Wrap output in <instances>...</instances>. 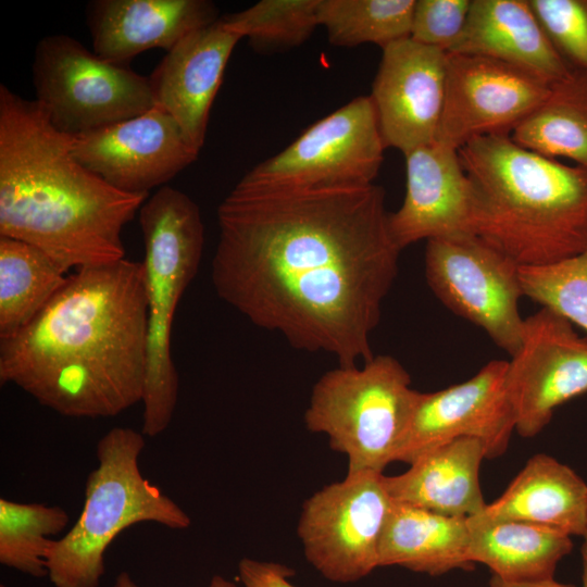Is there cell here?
<instances>
[{
  "mask_svg": "<svg viewBox=\"0 0 587 587\" xmlns=\"http://www.w3.org/2000/svg\"><path fill=\"white\" fill-rule=\"evenodd\" d=\"M466 519L392 501L380 540L378 566L398 565L430 576L472 569Z\"/></svg>",
  "mask_w": 587,
  "mask_h": 587,
  "instance_id": "obj_23",
  "label": "cell"
},
{
  "mask_svg": "<svg viewBox=\"0 0 587 587\" xmlns=\"http://www.w3.org/2000/svg\"><path fill=\"white\" fill-rule=\"evenodd\" d=\"M484 444L462 437L441 445L395 476H384L391 500L447 516L472 517L485 503L479 467Z\"/></svg>",
  "mask_w": 587,
  "mask_h": 587,
  "instance_id": "obj_21",
  "label": "cell"
},
{
  "mask_svg": "<svg viewBox=\"0 0 587 587\" xmlns=\"http://www.w3.org/2000/svg\"><path fill=\"white\" fill-rule=\"evenodd\" d=\"M67 277L41 250L0 236V340L25 328L64 286Z\"/></svg>",
  "mask_w": 587,
  "mask_h": 587,
  "instance_id": "obj_26",
  "label": "cell"
},
{
  "mask_svg": "<svg viewBox=\"0 0 587 587\" xmlns=\"http://www.w3.org/2000/svg\"><path fill=\"white\" fill-rule=\"evenodd\" d=\"M472 0H415L410 38L446 52L461 35Z\"/></svg>",
  "mask_w": 587,
  "mask_h": 587,
  "instance_id": "obj_32",
  "label": "cell"
},
{
  "mask_svg": "<svg viewBox=\"0 0 587 587\" xmlns=\"http://www.w3.org/2000/svg\"><path fill=\"white\" fill-rule=\"evenodd\" d=\"M145 446V435L130 427H114L99 439L98 464L87 476L82 512L47 553V576L54 587H98L108 547L132 525L190 526V516L141 474Z\"/></svg>",
  "mask_w": 587,
  "mask_h": 587,
  "instance_id": "obj_5",
  "label": "cell"
},
{
  "mask_svg": "<svg viewBox=\"0 0 587 587\" xmlns=\"http://www.w3.org/2000/svg\"><path fill=\"white\" fill-rule=\"evenodd\" d=\"M403 155L405 195L388 216L397 246L402 250L420 240L473 234L472 187L458 150L434 141Z\"/></svg>",
  "mask_w": 587,
  "mask_h": 587,
  "instance_id": "obj_17",
  "label": "cell"
},
{
  "mask_svg": "<svg viewBox=\"0 0 587 587\" xmlns=\"http://www.w3.org/2000/svg\"><path fill=\"white\" fill-rule=\"evenodd\" d=\"M419 392L397 359L374 355L362 367L338 365L323 374L313 386L304 423L347 457V473H383L395 460Z\"/></svg>",
  "mask_w": 587,
  "mask_h": 587,
  "instance_id": "obj_7",
  "label": "cell"
},
{
  "mask_svg": "<svg viewBox=\"0 0 587 587\" xmlns=\"http://www.w3.org/2000/svg\"><path fill=\"white\" fill-rule=\"evenodd\" d=\"M382 51L370 98L385 147L405 154L436 140L446 97L448 54L411 38Z\"/></svg>",
  "mask_w": 587,
  "mask_h": 587,
  "instance_id": "obj_16",
  "label": "cell"
},
{
  "mask_svg": "<svg viewBox=\"0 0 587 587\" xmlns=\"http://www.w3.org/2000/svg\"><path fill=\"white\" fill-rule=\"evenodd\" d=\"M425 278L439 301L482 328L511 357L517 351L524 321L520 264L474 234L426 241Z\"/></svg>",
  "mask_w": 587,
  "mask_h": 587,
  "instance_id": "obj_10",
  "label": "cell"
},
{
  "mask_svg": "<svg viewBox=\"0 0 587 587\" xmlns=\"http://www.w3.org/2000/svg\"><path fill=\"white\" fill-rule=\"evenodd\" d=\"M490 587H575L571 584L557 582L554 578L534 580V582H509L501 579L495 575L489 582Z\"/></svg>",
  "mask_w": 587,
  "mask_h": 587,
  "instance_id": "obj_34",
  "label": "cell"
},
{
  "mask_svg": "<svg viewBox=\"0 0 587 587\" xmlns=\"http://www.w3.org/2000/svg\"><path fill=\"white\" fill-rule=\"evenodd\" d=\"M139 224L148 311L141 433L155 437L168 427L178 399L172 326L180 298L200 264L204 226L196 202L170 186L160 187L145 201Z\"/></svg>",
  "mask_w": 587,
  "mask_h": 587,
  "instance_id": "obj_6",
  "label": "cell"
},
{
  "mask_svg": "<svg viewBox=\"0 0 587 587\" xmlns=\"http://www.w3.org/2000/svg\"><path fill=\"white\" fill-rule=\"evenodd\" d=\"M472 187V233L521 266L587 248V170L521 147L509 135L458 149Z\"/></svg>",
  "mask_w": 587,
  "mask_h": 587,
  "instance_id": "obj_4",
  "label": "cell"
},
{
  "mask_svg": "<svg viewBox=\"0 0 587 587\" xmlns=\"http://www.w3.org/2000/svg\"><path fill=\"white\" fill-rule=\"evenodd\" d=\"M74 157L116 189L149 195L197 160L178 123L154 105L105 128L73 137Z\"/></svg>",
  "mask_w": 587,
  "mask_h": 587,
  "instance_id": "obj_15",
  "label": "cell"
},
{
  "mask_svg": "<svg viewBox=\"0 0 587 587\" xmlns=\"http://www.w3.org/2000/svg\"><path fill=\"white\" fill-rule=\"evenodd\" d=\"M385 191L375 184L254 189L217 209L211 278L217 296L296 349L354 366L398 274Z\"/></svg>",
  "mask_w": 587,
  "mask_h": 587,
  "instance_id": "obj_1",
  "label": "cell"
},
{
  "mask_svg": "<svg viewBox=\"0 0 587 587\" xmlns=\"http://www.w3.org/2000/svg\"><path fill=\"white\" fill-rule=\"evenodd\" d=\"M508 361L492 360L473 377L435 392H419L394 461L413 463L451 440H480L486 459L502 455L515 430L505 376Z\"/></svg>",
  "mask_w": 587,
  "mask_h": 587,
  "instance_id": "obj_14",
  "label": "cell"
},
{
  "mask_svg": "<svg viewBox=\"0 0 587 587\" xmlns=\"http://www.w3.org/2000/svg\"><path fill=\"white\" fill-rule=\"evenodd\" d=\"M67 512L58 505L0 499V563L33 577L47 576L53 536L65 529Z\"/></svg>",
  "mask_w": 587,
  "mask_h": 587,
  "instance_id": "obj_28",
  "label": "cell"
},
{
  "mask_svg": "<svg viewBox=\"0 0 587 587\" xmlns=\"http://www.w3.org/2000/svg\"><path fill=\"white\" fill-rule=\"evenodd\" d=\"M375 471L347 473L302 504L297 533L308 562L334 583H354L378 567L392 500Z\"/></svg>",
  "mask_w": 587,
  "mask_h": 587,
  "instance_id": "obj_11",
  "label": "cell"
},
{
  "mask_svg": "<svg viewBox=\"0 0 587 587\" xmlns=\"http://www.w3.org/2000/svg\"><path fill=\"white\" fill-rule=\"evenodd\" d=\"M147 320L142 263L76 270L25 328L0 340V383L63 416H116L142 400Z\"/></svg>",
  "mask_w": 587,
  "mask_h": 587,
  "instance_id": "obj_2",
  "label": "cell"
},
{
  "mask_svg": "<svg viewBox=\"0 0 587 587\" xmlns=\"http://www.w3.org/2000/svg\"><path fill=\"white\" fill-rule=\"evenodd\" d=\"M32 73L36 101L53 127L72 137L138 116L155 105L149 76L98 57L67 35L38 41Z\"/></svg>",
  "mask_w": 587,
  "mask_h": 587,
  "instance_id": "obj_8",
  "label": "cell"
},
{
  "mask_svg": "<svg viewBox=\"0 0 587 587\" xmlns=\"http://www.w3.org/2000/svg\"><path fill=\"white\" fill-rule=\"evenodd\" d=\"M240 39L220 17L185 36L149 76L155 105L178 123L198 151L204 145L227 62Z\"/></svg>",
  "mask_w": 587,
  "mask_h": 587,
  "instance_id": "obj_18",
  "label": "cell"
},
{
  "mask_svg": "<svg viewBox=\"0 0 587 587\" xmlns=\"http://www.w3.org/2000/svg\"><path fill=\"white\" fill-rule=\"evenodd\" d=\"M548 39L573 70L587 72V0H528Z\"/></svg>",
  "mask_w": 587,
  "mask_h": 587,
  "instance_id": "obj_31",
  "label": "cell"
},
{
  "mask_svg": "<svg viewBox=\"0 0 587 587\" xmlns=\"http://www.w3.org/2000/svg\"><path fill=\"white\" fill-rule=\"evenodd\" d=\"M524 297L587 332V248L557 263L520 266Z\"/></svg>",
  "mask_w": 587,
  "mask_h": 587,
  "instance_id": "obj_30",
  "label": "cell"
},
{
  "mask_svg": "<svg viewBox=\"0 0 587 587\" xmlns=\"http://www.w3.org/2000/svg\"><path fill=\"white\" fill-rule=\"evenodd\" d=\"M469 558L487 565L509 582L553 578L560 560L569 554L571 536L549 527L516 522H477L466 519Z\"/></svg>",
  "mask_w": 587,
  "mask_h": 587,
  "instance_id": "obj_24",
  "label": "cell"
},
{
  "mask_svg": "<svg viewBox=\"0 0 587 587\" xmlns=\"http://www.w3.org/2000/svg\"><path fill=\"white\" fill-rule=\"evenodd\" d=\"M43 108L0 85V236L66 273L125 259L122 230L148 195L114 188L73 154Z\"/></svg>",
  "mask_w": 587,
  "mask_h": 587,
  "instance_id": "obj_3",
  "label": "cell"
},
{
  "mask_svg": "<svg viewBox=\"0 0 587 587\" xmlns=\"http://www.w3.org/2000/svg\"><path fill=\"white\" fill-rule=\"evenodd\" d=\"M469 519L524 522L583 537L587 533V484L567 465L537 453L498 499Z\"/></svg>",
  "mask_w": 587,
  "mask_h": 587,
  "instance_id": "obj_22",
  "label": "cell"
},
{
  "mask_svg": "<svg viewBox=\"0 0 587 587\" xmlns=\"http://www.w3.org/2000/svg\"><path fill=\"white\" fill-rule=\"evenodd\" d=\"M320 0H262L221 16L225 25L259 50L301 45L316 26Z\"/></svg>",
  "mask_w": 587,
  "mask_h": 587,
  "instance_id": "obj_29",
  "label": "cell"
},
{
  "mask_svg": "<svg viewBox=\"0 0 587 587\" xmlns=\"http://www.w3.org/2000/svg\"><path fill=\"white\" fill-rule=\"evenodd\" d=\"M112 587H140L127 572H121ZM208 587H238L235 582L221 575H214Z\"/></svg>",
  "mask_w": 587,
  "mask_h": 587,
  "instance_id": "obj_35",
  "label": "cell"
},
{
  "mask_svg": "<svg viewBox=\"0 0 587 587\" xmlns=\"http://www.w3.org/2000/svg\"><path fill=\"white\" fill-rule=\"evenodd\" d=\"M583 538H584V541L580 548L582 566H583L582 587H587V533L583 536Z\"/></svg>",
  "mask_w": 587,
  "mask_h": 587,
  "instance_id": "obj_36",
  "label": "cell"
},
{
  "mask_svg": "<svg viewBox=\"0 0 587 587\" xmlns=\"http://www.w3.org/2000/svg\"><path fill=\"white\" fill-rule=\"evenodd\" d=\"M86 17L93 52L124 66L150 49L167 52L191 32L220 18L208 0H92Z\"/></svg>",
  "mask_w": 587,
  "mask_h": 587,
  "instance_id": "obj_19",
  "label": "cell"
},
{
  "mask_svg": "<svg viewBox=\"0 0 587 587\" xmlns=\"http://www.w3.org/2000/svg\"><path fill=\"white\" fill-rule=\"evenodd\" d=\"M294 571L286 565L243 558L238 576L243 587H296L289 582Z\"/></svg>",
  "mask_w": 587,
  "mask_h": 587,
  "instance_id": "obj_33",
  "label": "cell"
},
{
  "mask_svg": "<svg viewBox=\"0 0 587 587\" xmlns=\"http://www.w3.org/2000/svg\"><path fill=\"white\" fill-rule=\"evenodd\" d=\"M386 149L370 96L309 126L237 183L254 189H304L374 184Z\"/></svg>",
  "mask_w": 587,
  "mask_h": 587,
  "instance_id": "obj_9",
  "label": "cell"
},
{
  "mask_svg": "<svg viewBox=\"0 0 587 587\" xmlns=\"http://www.w3.org/2000/svg\"><path fill=\"white\" fill-rule=\"evenodd\" d=\"M0 587H5V586L3 584H1Z\"/></svg>",
  "mask_w": 587,
  "mask_h": 587,
  "instance_id": "obj_37",
  "label": "cell"
},
{
  "mask_svg": "<svg viewBox=\"0 0 587 587\" xmlns=\"http://www.w3.org/2000/svg\"><path fill=\"white\" fill-rule=\"evenodd\" d=\"M447 53L499 60L550 84L572 70L548 39L528 0H472L466 24Z\"/></svg>",
  "mask_w": 587,
  "mask_h": 587,
  "instance_id": "obj_20",
  "label": "cell"
},
{
  "mask_svg": "<svg viewBox=\"0 0 587 587\" xmlns=\"http://www.w3.org/2000/svg\"><path fill=\"white\" fill-rule=\"evenodd\" d=\"M446 97L436 140L454 149L488 135H511L551 84L514 65L475 54L447 53Z\"/></svg>",
  "mask_w": 587,
  "mask_h": 587,
  "instance_id": "obj_13",
  "label": "cell"
},
{
  "mask_svg": "<svg viewBox=\"0 0 587 587\" xmlns=\"http://www.w3.org/2000/svg\"><path fill=\"white\" fill-rule=\"evenodd\" d=\"M511 139L544 157L567 158L587 170V72L571 70L511 133Z\"/></svg>",
  "mask_w": 587,
  "mask_h": 587,
  "instance_id": "obj_25",
  "label": "cell"
},
{
  "mask_svg": "<svg viewBox=\"0 0 587 587\" xmlns=\"http://www.w3.org/2000/svg\"><path fill=\"white\" fill-rule=\"evenodd\" d=\"M415 0H320L319 26L337 47L382 48L410 38Z\"/></svg>",
  "mask_w": 587,
  "mask_h": 587,
  "instance_id": "obj_27",
  "label": "cell"
},
{
  "mask_svg": "<svg viewBox=\"0 0 587 587\" xmlns=\"http://www.w3.org/2000/svg\"><path fill=\"white\" fill-rule=\"evenodd\" d=\"M505 387L517 434L538 435L559 405L587 392V338L541 307L524 321L521 345L508 361Z\"/></svg>",
  "mask_w": 587,
  "mask_h": 587,
  "instance_id": "obj_12",
  "label": "cell"
}]
</instances>
